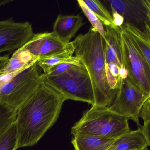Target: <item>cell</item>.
I'll return each mask as SVG.
<instances>
[{"label":"cell","instance_id":"2e32d148","mask_svg":"<svg viewBox=\"0 0 150 150\" xmlns=\"http://www.w3.org/2000/svg\"><path fill=\"white\" fill-rule=\"evenodd\" d=\"M114 140L90 135L74 136L72 143L74 150H107Z\"/></svg>","mask_w":150,"mask_h":150},{"label":"cell","instance_id":"6da1fadb","mask_svg":"<svg viewBox=\"0 0 150 150\" xmlns=\"http://www.w3.org/2000/svg\"><path fill=\"white\" fill-rule=\"evenodd\" d=\"M67 100L60 93L42 82L17 110L18 149L36 144L55 123Z\"/></svg>","mask_w":150,"mask_h":150},{"label":"cell","instance_id":"9c48e42d","mask_svg":"<svg viewBox=\"0 0 150 150\" xmlns=\"http://www.w3.org/2000/svg\"><path fill=\"white\" fill-rule=\"evenodd\" d=\"M74 46L72 41L68 44L63 43L52 32L34 34L22 48L39 59L63 52Z\"/></svg>","mask_w":150,"mask_h":150},{"label":"cell","instance_id":"5b68a950","mask_svg":"<svg viewBox=\"0 0 150 150\" xmlns=\"http://www.w3.org/2000/svg\"><path fill=\"white\" fill-rule=\"evenodd\" d=\"M42 81L67 100L95 104L91 77L84 65H75L59 75L47 76L42 74Z\"/></svg>","mask_w":150,"mask_h":150},{"label":"cell","instance_id":"484cf974","mask_svg":"<svg viewBox=\"0 0 150 150\" xmlns=\"http://www.w3.org/2000/svg\"><path fill=\"white\" fill-rule=\"evenodd\" d=\"M13 0H0V6H3L13 1Z\"/></svg>","mask_w":150,"mask_h":150},{"label":"cell","instance_id":"8992f818","mask_svg":"<svg viewBox=\"0 0 150 150\" xmlns=\"http://www.w3.org/2000/svg\"><path fill=\"white\" fill-rule=\"evenodd\" d=\"M149 99L127 77L122 81L109 109L128 120L133 121L139 128L140 112L143 106Z\"/></svg>","mask_w":150,"mask_h":150},{"label":"cell","instance_id":"e0dca14e","mask_svg":"<svg viewBox=\"0 0 150 150\" xmlns=\"http://www.w3.org/2000/svg\"><path fill=\"white\" fill-rule=\"evenodd\" d=\"M74 53V46L53 55L39 58L37 62V64L43 70L44 74H46L50 69L60 63L66 62L81 63L78 57L73 56Z\"/></svg>","mask_w":150,"mask_h":150},{"label":"cell","instance_id":"44dd1931","mask_svg":"<svg viewBox=\"0 0 150 150\" xmlns=\"http://www.w3.org/2000/svg\"><path fill=\"white\" fill-rule=\"evenodd\" d=\"M140 117L143 121L144 124L140 126L139 128L143 134L148 146H150V98L147 100L143 106Z\"/></svg>","mask_w":150,"mask_h":150},{"label":"cell","instance_id":"5bb4252c","mask_svg":"<svg viewBox=\"0 0 150 150\" xmlns=\"http://www.w3.org/2000/svg\"><path fill=\"white\" fill-rule=\"evenodd\" d=\"M148 143L140 128L113 140L107 150H149Z\"/></svg>","mask_w":150,"mask_h":150},{"label":"cell","instance_id":"ffe728a7","mask_svg":"<svg viewBox=\"0 0 150 150\" xmlns=\"http://www.w3.org/2000/svg\"><path fill=\"white\" fill-rule=\"evenodd\" d=\"M17 110L0 103V132L16 122Z\"/></svg>","mask_w":150,"mask_h":150},{"label":"cell","instance_id":"7c38bea8","mask_svg":"<svg viewBox=\"0 0 150 150\" xmlns=\"http://www.w3.org/2000/svg\"><path fill=\"white\" fill-rule=\"evenodd\" d=\"M83 24V18L79 15L60 14L54 24L52 32L60 40L68 44Z\"/></svg>","mask_w":150,"mask_h":150},{"label":"cell","instance_id":"d4e9b609","mask_svg":"<svg viewBox=\"0 0 150 150\" xmlns=\"http://www.w3.org/2000/svg\"><path fill=\"white\" fill-rule=\"evenodd\" d=\"M9 59V55L0 56V72L6 65Z\"/></svg>","mask_w":150,"mask_h":150},{"label":"cell","instance_id":"d6986e66","mask_svg":"<svg viewBox=\"0 0 150 150\" xmlns=\"http://www.w3.org/2000/svg\"><path fill=\"white\" fill-rule=\"evenodd\" d=\"M18 149V138L16 122L0 132V150Z\"/></svg>","mask_w":150,"mask_h":150},{"label":"cell","instance_id":"3957f363","mask_svg":"<svg viewBox=\"0 0 150 150\" xmlns=\"http://www.w3.org/2000/svg\"><path fill=\"white\" fill-rule=\"evenodd\" d=\"M128 120L109 108L92 106L72 127L71 134L115 140L130 131Z\"/></svg>","mask_w":150,"mask_h":150},{"label":"cell","instance_id":"7a4b0ae2","mask_svg":"<svg viewBox=\"0 0 150 150\" xmlns=\"http://www.w3.org/2000/svg\"><path fill=\"white\" fill-rule=\"evenodd\" d=\"M75 56L87 70L92 84L95 104L92 106L109 108L117 95L110 88L106 73L105 41L100 33L91 27L85 34L73 41Z\"/></svg>","mask_w":150,"mask_h":150},{"label":"cell","instance_id":"ba28073f","mask_svg":"<svg viewBox=\"0 0 150 150\" xmlns=\"http://www.w3.org/2000/svg\"><path fill=\"white\" fill-rule=\"evenodd\" d=\"M31 24L17 22L13 18L0 20V53H14L34 36Z\"/></svg>","mask_w":150,"mask_h":150},{"label":"cell","instance_id":"8fae6325","mask_svg":"<svg viewBox=\"0 0 150 150\" xmlns=\"http://www.w3.org/2000/svg\"><path fill=\"white\" fill-rule=\"evenodd\" d=\"M105 29V65L115 64L121 69H126L121 26H106Z\"/></svg>","mask_w":150,"mask_h":150},{"label":"cell","instance_id":"9a60e30c","mask_svg":"<svg viewBox=\"0 0 150 150\" xmlns=\"http://www.w3.org/2000/svg\"><path fill=\"white\" fill-rule=\"evenodd\" d=\"M38 60V58L33 55L28 51L20 48L13 53L12 56L1 70L0 75L20 71L35 63Z\"/></svg>","mask_w":150,"mask_h":150},{"label":"cell","instance_id":"603a6c76","mask_svg":"<svg viewBox=\"0 0 150 150\" xmlns=\"http://www.w3.org/2000/svg\"><path fill=\"white\" fill-rule=\"evenodd\" d=\"M81 63H77L73 62L63 63L54 66L50 69L47 73L44 74L47 76L59 75L67 72L72 68L75 65H78Z\"/></svg>","mask_w":150,"mask_h":150},{"label":"cell","instance_id":"ac0fdd59","mask_svg":"<svg viewBox=\"0 0 150 150\" xmlns=\"http://www.w3.org/2000/svg\"><path fill=\"white\" fill-rule=\"evenodd\" d=\"M83 1L101 21L104 26H116L114 23L112 14L100 1L98 0H83Z\"/></svg>","mask_w":150,"mask_h":150},{"label":"cell","instance_id":"52a82bcc","mask_svg":"<svg viewBox=\"0 0 150 150\" xmlns=\"http://www.w3.org/2000/svg\"><path fill=\"white\" fill-rule=\"evenodd\" d=\"M128 77L150 98V67L128 34L122 28Z\"/></svg>","mask_w":150,"mask_h":150},{"label":"cell","instance_id":"7402d4cb","mask_svg":"<svg viewBox=\"0 0 150 150\" xmlns=\"http://www.w3.org/2000/svg\"><path fill=\"white\" fill-rule=\"evenodd\" d=\"M77 2L92 27L96 29L105 39V29L101 21L86 6L83 0H78Z\"/></svg>","mask_w":150,"mask_h":150},{"label":"cell","instance_id":"4316f807","mask_svg":"<svg viewBox=\"0 0 150 150\" xmlns=\"http://www.w3.org/2000/svg\"><path fill=\"white\" fill-rule=\"evenodd\" d=\"M146 3L147 4V6H148V8H149V10L150 12V1L149 0H146Z\"/></svg>","mask_w":150,"mask_h":150},{"label":"cell","instance_id":"4fadbf2b","mask_svg":"<svg viewBox=\"0 0 150 150\" xmlns=\"http://www.w3.org/2000/svg\"><path fill=\"white\" fill-rule=\"evenodd\" d=\"M144 24V30L129 23H124L121 27L134 41L150 67V25L148 22Z\"/></svg>","mask_w":150,"mask_h":150},{"label":"cell","instance_id":"277c9868","mask_svg":"<svg viewBox=\"0 0 150 150\" xmlns=\"http://www.w3.org/2000/svg\"><path fill=\"white\" fill-rule=\"evenodd\" d=\"M37 62L20 71L0 75V103L17 109L42 84Z\"/></svg>","mask_w":150,"mask_h":150},{"label":"cell","instance_id":"cb8c5ba5","mask_svg":"<svg viewBox=\"0 0 150 150\" xmlns=\"http://www.w3.org/2000/svg\"><path fill=\"white\" fill-rule=\"evenodd\" d=\"M112 16L113 18L114 23L116 26H121L124 23L123 18L115 11H112Z\"/></svg>","mask_w":150,"mask_h":150},{"label":"cell","instance_id":"30bf717a","mask_svg":"<svg viewBox=\"0 0 150 150\" xmlns=\"http://www.w3.org/2000/svg\"><path fill=\"white\" fill-rule=\"evenodd\" d=\"M112 11L120 14L123 18L124 23L150 22V12L144 0H106Z\"/></svg>","mask_w":150,"mask_h":150}]
</instances>
